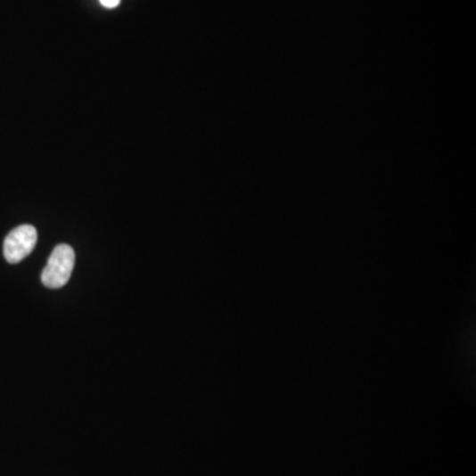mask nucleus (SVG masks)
<instances>
[{"mask_svg": "<svg viewBox=\"0 0 476 476\" xmlns=\"http://www.w3.org/2000/svg\"><path fill=\"white\" fill-rule=\"evenodd\" d=\"M75 250L67 243L57 245L41 273V282L48 289H62L70 282L75 267Z\"/></svg>", "mask_w": 476, "mask_h": 476, "instance_id": "1", "label": "nucleus"}, {"mask_svg": "<svg viewBox=\"0 0 476 476\" xmlns=\"http://www.w3.org/2000/svg\"><path fill=\"white\" fill-rule=\"evenodd\" d=\"M37 242V231L32 226H21L8 234L4 240L5 259L10 264H19L29 256Z\"/></svg>", "mask_w": 476, "mask_h": 476, "instance_id": "2", "label": "nucleus"}, {"mask_svg": "<svg viewBox=\"0 0 476 476\" xmlns=\"http://www.w3.org/2000/svg\"><path fill=\"white\" fill-rule=\"evenodd\" d=\"M101 4L106 8H116L119 7L120 0H100Z\"/></svg>", "mask_w": 476, "mask_h": 476, "instance_id": "3", "label": "nucleus"}]
</instances>
